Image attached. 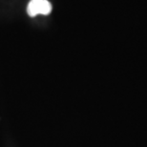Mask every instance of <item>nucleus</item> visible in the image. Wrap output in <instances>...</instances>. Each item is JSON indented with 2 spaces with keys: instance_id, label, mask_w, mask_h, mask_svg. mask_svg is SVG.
<instances>
[{
  "instance_id": "f257e3e1",
  "label": "nucleus",
  "mask_w": 147,
  "mask_h": 147,
  "mask_svg": "<svg viewBox=\"0 0 147 147\" xmlns=\"http://www.w3.org/2000/svg\"><path fill=\"white\" fill-rule=\"evenodd\" d=\"M52 11V4L48 0H31L27 7V13L31 17L38 14L47 16Z\"/></svg>"
}]
</instances>
